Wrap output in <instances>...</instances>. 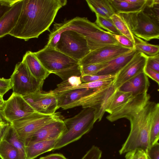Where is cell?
Returning <instances> with one entry per match:
<instances>
[{
    "mask_svg": "<svg viewBox=\"0 0 159 159\" xmlns=\"http://www.w3.org/2000/svg\"><path fill=\"white\" fill-rule=\"evenodd\" d=\"M147 92L134 97L106 118L113 122L125 118L130 123V130L119 151L120 154L136 150L146 152L150 147V132L153 108L155 102L150 100Z\"/></svg>",
    "mask_w": 159,
    "mask_h": 159,
    "instance_id": "cell-1",
    "label": "cell"
},
{
    "mask_svg": "<svg viewBox=\"0 0 159 159\" xmlns=\"http://www.w3.org/2000/svg\"><path fill=\"white\" fill-rule=\"evenodd\" d=\"M108 0L115 13L117 14L137 12L142 10L145 5L142 6L128 2L127 0Z\"/></svg>",
    "mask_w": 159,
    "mask_h": 159,
    "instance_id": "cell-25",
    "label": "cell"
},
{
    "mask_svg": "<svg viewBox=\"0 0 159 159\" xmlns=\"http://www.w3.org/2000/svg\"><path fill=\"white\" fill-rule=\"evenodd\" d=\"M134 49L137 52L149 56L159 54V46L151 44L134 35Z\"/></svg>",
    "mask_w": 159,
    "mask_h": 159,
    "instance_id": "cell-27",
    "label": "cell"
},
{
    "mask_svg": "<svg viewBox=\"0 0 159 159\" xmlns=\"http://www.w3.org/2000/svg\"><path fill=\"white\" fill-rule=\"evenodd\" d=\"M66 0H23L16 23L9 34L25 41L49 31L59 10L65 6Z\"/></svg>",
    "mask_w": 159,
    "mask_h": 159,
    "instance_id": "cell-2",
    "label": "cell"
},
{
    "mask_svg": "<svg viewBox=\"0 0 159 159\" xmlns=\"http://www.w3.org/2000/svg\"><path fill=\"white\" fill-rule=\"evenodd\" d=\"M102 151L97 146L93 145L81 159H100Z\"/></svg>",
    "mask_w": 159,
    "mask_h": 159,
    "instance_id": "cell-37",
    "label": "cell"
},
{
    "mask_svg": "<svg viewBox=\"0 0 159 159\" xmlns=\"http://www.w3.org/2000/svg\"><path fill=\"white\" fill-rule=\"evenodd\" d=\"M94 111L92 108H83L73 117L63 120L66 129L57 139L53 150L77 141L89 132L96 122Z\"/></svg>",
    "mask_w": 159,
    "mask_h": 159,
    "instance_id": "cell-5",
    "label": "cell"
},
{
    "mask_svg": "<svg viewBox=\"0 0 159 159\" xmlns=\"http://www.w3.org/2000/svg\"><path fill=\"white\" fill-rule=\"evenodd\" d=\"M34 55L44 67L65 81L72 76L81 77L80 65L75 60L55 48L45 46Z\"/></svg>",
    "mask_w": 159,
    "mask_h": 159,
    "instance_id": "cell-4",
    "label": "cell"
},
{
    "mask_svg": "<svg viewBox=\"0 0 159 159\" xmlns=\"http://www.w3.org/2000/svg\"><path fill=\"white\" fill-rule=\"evenodd\" d=\"M159 7L146 3L141 10L119 14L135 36L146 41L159 38Z\"/></svg>",
    "mask_w": 159,
    "mask_h": 159,
    "instance_id": "cell-3",
    "label": "cell"
},
{
    "mask_svg": "<svg viewBox=\"0 0 159 159\" xmlns=\"http://www.w3.org/2000/svg\"><path fill=\"white\" fill-rule=\"evenodd\" d=\"M55 48L79 61L90 51L85 37L71 30L65 31L61 34Z\"/></svg>",
    "mask_w": 159,
    "mask_h": 159,
    "instance_id": "cell-6",
    "label": "cell"
},
{
    "mask_svg": "<svg viewBox=\"0 0 159 159\" xmlns=\"http://www.w3.org/2000/svg\"><path fill=\"white\" fill-rule=\"evenodd\" d=\"M137 52L135 49H132L109 61L108 65L97 75L116 76L134 58Z\"/></svg>",
    "mask_w": 159,
    "mask_h": 159,
    "instance_id": "cell-20",
    "label": "cell"
},
{
    "mask_svg": "<svg viewBox=\"0 0 159 159\" xmlns=\"http://www.w3.org/2000/svg\"><path fill=\"white\" fill-rule=\"evenodd\" d=\"M61 117L56 113L45 115L34 112L10 123L19 139L26 144V141L40 128L52 121Z\"/></svg>",
    "mask_w": 159,
    "mask_h": 159,
    "instance_id": "cell-8",
    "label": "cell"
},
{
    "mask_svg": "<svg viewBox=\"0 0 159 159\" xmlns=\"http://www.w3.org/2000/svg\"><path fill=\"white\" fill-rule=\"evenodd\" d=\"M85 38L90 51L106 46L119 44L111 33L100 28Z\"/></svg>",
    "mask_w": 159,
    "mask_h": 159,
    "instance_id": "cell-18",
    "label": "cell"
},
{
    "mask_svg": "<svg viewBox=\"0 0 159 159\" xmlns=\"http://www.w3.org/2000/svg\"><path fill=\"white\" fill-rule=\"evenodd\" d=\"M116 90L113 83L82 98L74 104L71 108L81 106L83 108H93L95 110V120L99 121L106 112L107 104Z\"/></svg>",
    "mask_w": 159,
    "mask_h": 159,
    "instance_id": "cell-10",
    "label": "cell"
},
{
    "mask_svg": "<svg viewBox=\"0 0 159 159\" xmlns=\"http://www.w3.org/2000/svg\"><path fill=\"white\" fill-rule=\"evenodd\" d=\"M114 80V79H112L95 81L87 83H82L76 86H71L63 89L59 92L77 89L87 88L94 89H100L111 85L113 83Z\"/></svg>",
    "mask_w": 159,
    "mask_h": 159,
    "instance_id": "cell-30",
    "label": "cell"
},
{
    "mask_svg": "<svg viewBox=\"0 0 159 159\" xmlns=\"http://www.w3.org/2000/svg\"><path fill=\"white\" fill-rule=\"evenodd\" d=\"M147 158H148V157H147ZM148 159H149L148 158Z\"/></svg>",
    "mask_w": 159,
    "mask_h": 159,
    "instance_id": "cell-50",
    "label": "cell"
},
{
    "mask_svg": "<svg viewBox=\"0 0 159 159\" xmlns=\"http://www.w3.org/2000/svg\"><path fill=\"white\" fill-rule=\"evenodd\" d=\"M9 123L7 122H0V142L4 136L5 128Z\"/></svg>",
    "mask_w": 159,
    "mask_h": 159,
    "instance_id": "cell-44",
    "label": "cell"
},
{
    "mask_svg": "<svg viewBox=\"0 0 159 159\" xmlns=\"http://www.w3.org/2000/svg\"><path fill=\"white\" fill-rule=\"evenodd\" d=\"M2 122L7 121H6L3 116L2 109H0V122Z\"/></svg>",
    "mask_w": 159,
    "mask_h": 159,
    "instance_id": "cell-47",
    "label": "cell"
},
{
    "mask_svg": "<svg viewBox=\"0 0 159 159\" xmlns=\"http://www.w3.org/2000/svg\"><path fill=\"white\" fill-rule=\"evenodd\" d=\"M108 61L93 64L80 65L82 76L84 75H95L107 67Z\"/></svg>",
    "mask_w": 159,
    "mask_h": 159,
    "instance_id": "cell-32",
    "label": "cell"
},
{
    "mask_svg": "<svg viewBox=\"0 0 159 159\" xmlns=\"http://www.w3.org/2000/svg\"><path fill=\"white\" fill-rule=\"evenodd\" d=\"M22 61L25 64L31 74L39 80L44 81L51 74L42 65L33 52H26Z\"/></svg>",
    "mask_w": 159,
    "mask_h": 159,
    "instance_id": "cell-21",
    "label": "cell"
},
{
    "mask_svg": "<svg viewBox=\"0 0 159 159\" xmlns=\"http://www.w3.org/2000/svg\"><path fill=\"white\" fill-rule=\"evenodd\" d=\"M99 28L95 23L91 22L86 17H76L70 20H65L62 23H56L54 24L45 46L55 48L61 34L65 31H76L86 37Z\"/></svg>",
    "mask_w": 159,
    "mask_h": 159,
    "instance_id": "cell-9",
    "label": "cell"
},
{
    "mask_svg": "<svg viewBox=\"0 0 159 159\" xmlns=\"http://www.w3.org/2000/svg\"><path fill=\"white\" fill-rule=\"evenodd\" d=\"M19 0H0V19Z\"/></svg>",
    "mask_w": 159,
    "mask_h": 159,
    "instance_id": "cell-36",
    "label": "cell"
},
{
    "mask_svg": "<svg viewBox=\"0 0 159 159\" xmlns=\"http://www.w3.org/2000/svg\"><path fill=\"white\" fill-rule=\"evenodd\" d=\"M110 18L120 34L128 38L134 44V35L121 16L119 14L115 13Z\"/></svg>",
    "mask_w": 159,
    "mask_h": 159,
    "instance_id": "cell-29",
    "label": "cell"
},
{
    "mask_svg": "<svg viewBox=\"0 0 159 159\" xmlns=\"http://www.w3.org/2000/svg\"><path fill=\"white\" fill-rule=\"evenodd\" d=\"M146 67L159 73V54L148 56Z\"/></svg>",
    "mask_w": 159,
    "mask_h": 159,
    "instance_id": "cell-39",
    "label": "cell"
},
{
    "mask_svg": "<svg viewBox=\"0 0 159 159\" xmlns=\"http://www.w3.org/2000/svg\"><path fill=\"white\" fill-rule=\"evenodd\" d=\"M2 110L3 116L9 123L35 112L22 96L14 93L5 101Z\"/></svg>",
    "mask_w": 159,
    "mask_h": 159,
    "instance_id": "cell-12",
    "label": "cell"
},
{
    "mask_svg": "<svg viewBox=\"0 0 159 159\" xmlns=\"http://www.w3.org/2000/svg\"><path fill=\"white\" fill-rule=\"evenodd\" d=\"M6 130L5 139L16 148L26 159V144L19 139L16 131L10 123L6 126Z\"/></svg>",
    "mask_w": 159,
    "mask_h": 159,
    "instance_id": "cell-28",
    "label": "cell"
},
{
    "mask_svg": "<svg viewBox=\"0 0 159 159\" xmlns=\"http://www.w3.org/2000/svg\"><path fill=\"white\" fill-rule=\"evenodd\" d=\"M66 129L63 120L60 117L45 125L33 135L26 143V145L39 141L57 139Z\"/></svg>",
    "mask_w": 159,
    "mask_h": 159,
    "instance_id": "cell-15",
    "label": "cell"
},
{
    "mask_svg": "<svg viewBox=\"0 0 159 159\" xmlns=\"http://www.w3.org/2000/svg\"><path fill=\"white\" fill-rule=\"evenodd\" d=\"M39 159H46L45 157H41Z\"/></svg>",
    "mask_w": 159,
    "mask_h": 159,
    "instance_id": "cell-48",
    "label": "cell"
},
{
    "mask_svg": "<svg viewBox=\"0 0 159 159\" xmlns=\"http://www.w3.org/2000/svg\"><path fill=\"white\" fill-rule=\"evenodd\" d=\"M5 101L3 98V96L0 93V109H2L5 103Z\"/></svg>",
    "mask_w": 159,
    "mask_h": 159,
    "instance_id": "cell-46",
    "label": "cell"
},
{
    "mask_svg": "<svg viewBox=\"0 0 159 159\" xmlns=\"http://www.w3.org/2000/svg\"><path fill=\"white\" fill-rule=\"evenodd\" d=\"M148 56L137 52L130 62L116 75L113 84L116 89L131 78L143 72Z\"/></svg>",
    "mask_w": 159,
    "mask_h": 159,
    "instance_id": "cell-14",
    "label": "cell"
},
{
    "mask_svg": "<svg viewBox=\"0 0 159 159\" xmlns=\"http://www.w3.org/2000/svg\"><path fill=\"white\" fill-rule=\"evenodd\" d=\"M159 138V104L155 102L153 108L150 132V147L158 142Z\"/></svg>",
    "mask_w": 159,
    "mask_h": 159,
    "instance_id": "cell-26",
    "label": "cell"
},
{
    "mask_svg": "<svg viewBox=\"0 0 159 159\" xmlns=\"http://www.w3.org/2000/svg\"><path fill=\"white\" fill-rule=\"evenodd\" d=\"M23 2V0H19L0 19V38L9 34L15 26Z\"/></svg>",
    "mask_w": 159,
    "mask_h": 159,
    "instance_id": "cell-19",
    "label": "cell"
},
{
    "mask_svg": "<svg viewBox=\"0 0 159 159\" xmlns=\"http://www.w3.org/2000/svg\"><path fill=\"white\" fill-rule=\"evenodd\" d=\"M143 72L147 76L149 77L159 84V73L146 66L144 68Z\"/></svg>",
    "mask_w": 159,
    "mask_h": 159,
    "instance_id": "cell-43",
    "label": "cell"
},
{
    "mask_svg": "<svg viewBox=\"0 0 159 159\" xmlns=\"http://www.w3.org/2000/svg\"><path fill=\"white\" fill-rule=\"evenodd\" d=\"M112 35L119 44L131 49H134V44L128 38L123 35Z\"/></svg>",
    "mask_w": 159,
    "mask_h": 159,
    "instance_id": "cell-38",
    "label": "cell"
},
{
    "mask_svg": "<svg viewBox=\"0 0 159 159\" xmlns=\"http://www.w3.org/2000/svg\"><path fill=\"white\" fill-rule=\"evenodd\" d=\"M144 159H148L147 157L145 158Z\"/></svg>",
    "mask_w": 159,
    "mask_h": 159,
    "instance_id": "cell-49",
    "label": "cell"
},
{
    "mask_svg": "<svg viewBox=\"0 0 159 159\" xmlns=\"http://www.w3.org/2000/svg\"><path fill=\"white\" fill-rule=\"evenodd\" d=\"M149 159H159V143L157 142L149 147L146 152Z\"/></svg>",
    "mask_w": 159,
    "mask_h": 159,
    "instance_id": "cell-40",
    "label": "cell"
},
{
    "mask_svg": "<svg viewBox=\"0 0 159 159\" xmlns=\"http://www.w3.org/2000/svg\"><path fill=\"white\" fill-rule=\"evenodd\" d=\"M92 1L108 17L110 18L115 14L114 11L108 0H92Z\"/></svg>",
    "mask_w": 159,
    "mask_h": 159,
    "instance_id": "cell-34",
    "label": "cell"
},
{
    "mask_svg": "<svg viewBox=\"0 0 159 159\" xmlns=\"http://www.w3.org/2000/svg\"><path fill=\"white\" fill-rule=\"evenodd\" d=\"M116 77V76L111 75H84L81 77V79L84 83H87L99 80L115 79Z\"/></svg>",
    "mask_w": 159,
    "mask_h": 159,
    "instance_id": "cell-35",
    "label": "cell"
},
{
    "mask_svg": "<svg viewBox=\"0 0 159 159\" xmlns=\"http://www.w3.org/2000/svg\"><path fill=\"white\" fill-rule=\"evenodd\" d=\"M96 19L95 23L99 27L107 30L112 34L121 35L115 26L111 18H107L96 14Z\"/></svg>",
    "mask_w": 159,
    "mask_h": 159,
    "instance_id": "cell-31",
    "label": "cell"
},
{
    "mask_svg": "<svg viewBox=\"0 0 159 159\" xmlns=\"http://www.w3.org/2000/svg\"><path fill=\"white\" fill-rule=\"evenodd\" d=\"M149 86L148 77L143 72L125 82L117 90L131 93L134 97H136L147 92Z\"/></svg>",
    "mask_w": 159,
    "mask_h": 159,
    "instance_id": "cell-17",
    "label": "cell"
},
{
    "mask_svg": "<svg viewBox=\"0 0 159 159\" xmlns=\"http://www.w3.org/2000/svg\"><path fill=\"white\" fill-rule=\"evenodd\" d=\"M5 134L0 142V157L1 159H26L20 153L18 150L5 139Z\"/></svg>",
    "mask_w": 159,
    "mask_h": 159,
    "instance_id": "cell-24",
    "label": "cell"
},
{
    "mask_svg": "<svg viewBox=\"0 0 159 159\" xmlns=\"http://www.w3.org/2000/svg\"><path fill=\"white\" fill-rule=\"evenodd\" d=\"M147 157L145 152L143 151L136 150L127 152L125 159H144Z\"/></svg>",
    "mask_w": 159,
    "mask_h": 159,
    "instance_id": "cell-41",
    "label": "cell"
},
{
    "mask_svg": "<svg viewBox=\"0 0 159 159\" xmlns=\"http://www.w3.org/2000/svg\"><path fill=\"white\" fill-rule=\"evenodd\" d=\"M11 89L10 79L0 78V93L3 96Z\"/></svg>",
    "mask_w": 159,
    "mask_h": 159,
    "instance_id": "cell-42",
    "label": "cell"
},
{
    "mask_svg": "<svg viewBox=\"0 0 159 159\" xmlns=\"http://www.w3.org/2000/svg\"><path fill=\"white\" fill-rule=\"evenodd\" d=\"M57 139L39 141L26 145V159H34L44 153L53 150Z\"/></svg>",
    "mask_w": 159,
    "mask_h": 159,
    "instance_id": "cell-22",
    "label": "cell"
},
{
    "mask_svg": "<svg viewBox=\"0 0 159 159\" xmlns=\"http://www.w3.org/2000/svg\"><path fill=\"white\" fill-rule=\"evenodd\" d=\"M132 50L120 44L104 46L91 51L79 61L80 65L105 62Z\"/></svg>",
    "mask_w": 159,
    "mask_h": 159,
    "instance_id": "cell-13",
    "label": "cell"
},
{
    "mask_svg": "<svg viewBox=\"0 0 159 159\" xmlns=\"http://www.w3.org/2000/svg\"><path fill=\"white\" fill-rule=\"evenodd\" d=\"M97 89L87 88L77 89L61 91L54 94L56 97L59 108H71L77 101Z\"/></svg>",
    "mask_w": 159,
    "mask_h": 159,
    "instance_id": "cell-16",
    "label": "cell"
},
{
    "mask_svg": "<svg viewBox=\"0 0 159 159\" xmlns=\"http://www.w3.org/2000/svg\"><path fill=\"white\" fill-rule=\"evenodd\" d=\"M46 159H67L62 154H52L45 156Z\"/></svg>",
    "mask_w": 159,
    "mask_h": 159,
    "instance_id": "cell-45",
    "label": "cell"
},
{
    "mask_svg": "<svg viewBox=\"0 0 159 159\" xmlns=\"http://www.w3.org/2000/svg\"><path fill=\"white\" fill-rule=\"evenodd\" d=\"M134 97L131 93L125 92L116 89L107 104L106 112L111 114Z\"/></svg>",
    "mask_w": 159,
    "mask_h": 159,
    "instance_id": "cell-23",
    "label": "cell"
},
{
    "mask_svg": "<svg viewBox=\"0 0 159 159\" xmlns=\"http://www.w3.org/2000/svg\"><path fill=\"white\" fill-rule=\"evenodd\" d=\"M82 83V81L81 79V77L72 76L58 84L56 89L50 91L52 94H54L63 89L76 86Z\"/></svg>",
    "mask_w": 159,
    "mask_h": 159,
    "instance_id": "cell-33",
    "label": "cell"
},
{
    "mask_svg": "<svg viewBox=\"0 0 159 159\" xmlns=\"http://www.w3.org/2000/svg\"><path fill=\"white\" fill-rule=\"evenodd\" d=\"M22 97L34 112L52 115L59 108L56 97L51 91L42 93L39 91Z\"/></svg>",
    "mask_w": 159,
    "mask_h": 159,
    "instance_id": "cell-11",
    "label": "cell"
},
{
    "mask_svg": "<svg viewBox=\"0 0 159 159\" xmlns=\"http://www.w3.org/2000/svg\"><path fill=\"white\" fill-rule=\"evenodd\" d=\"M10 79L13 93L22 96L41 91L44 81L34 77L22 61L16 64Z\"/></svg>",
    "mask_w": 159,
    "mask_h": 159,
    "instance_id": "cell-7",
    "label": "cell"
}]
</instances>
